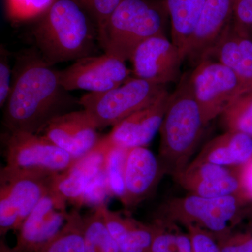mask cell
<instances>
[{
  "instance_id": "9",
  "label": "cell",
  "mask_w": 252,
  "mask_h": 252,
  "mask_svg": "<svg viewBox=\"0 0 252 252\" xmlns=\"http://www.w3.org/2000/svg\"><path fill=\"white\" fill-rule=\"evenodd\" d=\"M189 81L207 124L221 115L238 96L248 92L230 68L212 59L197 64L189 74Z\"/></svg>"
},
{
  "instance_id": "12",
  "label": "cell",
  "mask_w": 252,
  "mask_h": 252,
  "mask_svg": "<svg viewBox=\"0 0 252 252\" xmlns=\"http://www.w3.org/2000/svg\"><path fill=\"white\" fill-rule=\"evenodd\" d=\"M165 89L152 104L140 109L113 126L97 145L107 150L112 147L130 149L146 147L160 130L170 97Z\"/></svg>"
},
{
  "instance_id": "7",
  "label": "cell",
  "mask_w": 252,
  "mask_h": 252,
  "mask_svg": "<svg viewBox=\"0 0 252 252\" xmlns=\"http://www.w3.org/2000/svg\"><path fill=\"white\" fill-rule=\"evenodd\" d=\"M54 175L18 170H0V235L19 229L41 198L51 190Z\"/></svg>"
},
{
  "instance_id": "6",
  "label": "cell",
  "mask_w": 252,
  "mask_h": 252,
  "mask_svg": "<svg viewBox=\"0 0 252 252\" xmlns=\"http://www.w3.org/2000/svg\"><path fill=\"white\" fill-rule=\"evenodd\" d=\"M165 89V85L130 77L112 90L86 94L79 99V104L99 130L113 127L152 104Z\"/></svg>"
},
{
  "instance_id": "15",
  "label": "cell",
  "mask_w": 252,
  "mask_h": 252,
  "mask_svg": "<svg viewBox=\"0 0 252 252\" xmlns=\"http://www.w3.org/2000/svg\"><path fill=\"white\" fill-rule=\"evenodd\" d=\"M97 130L87 113L81 109L55 118L41 135L79 159L90 153L98 143L101 137Z\"/></svg>"
},
{
  "instance_id": "11",
  "label": "cell",
  "mask_w": 252,
  "mask_h": 252,
  "mask_svg": "<svg viewBox=\"0 0 252 252\" xmlns=\"http://www.w3.org/2000/svg\"><path fill=\"white\" fill-rule=\"evenodd\" d=\"M185 56L166 35L149 38L132 53L130 61L135 77L165 85L179 81Z\"/></svg>"
},
{
  "instance_id": "30",
  "label": "cell",
  "mask_w": 252,
  "mask_h": 252,
  "mask_svg": "<svg viewBox=\"0 0 252 252\" xmlns=\"http://www.w3.org/2000/svg\"><path fill=\"white\" fill-rule=\"evenodd\" d=\"M221 252H252V232H229L217 238Z\"/></svg>"
},
{
  "instance_id": "33",
  "label": "cell",
  "mask_w": 252,
  "mask_h": 252,
  "mask_svg": "<svg viewBox=\"0 0 252 252\" xmlns=\"http://www.w3.org/2000/svg\"><path fill=\"white\" fill-rule=\"evenodd\" d=\"M12 80L9 52L4 46L0 50V107L4 108L11 93Z\"/></svg>"
},
{
  "instance_id": "35",
  "label": "cell",
  "mask_w": 252,
  "mask_h": 252,
  "mask_svg": "<svg viewBox=\"0 0 252 252\" xmlns=\"http://www.w3.org/2000/svg\"><path fill=\"white\" fill-rule=\"evenodd\" d=\"M249 217L248 230L252 232V207L247 210V213Z\"/></svg>"
},
{
  "instance_id": "24",
  "label": "cell",
  "mask_w": 252,
  "mask_h": 252,
  "mask_svg": "<svg viewBox=\"0 0 252 252\" xmlns=\"http://www.w3.org/2000/svg\"><path fill=\"white\" fill-rule=\"evenodd\" d=\"M155 235L152 252H192L188 232L179 230L177 224L166 220H154Z\"/></svg>"
},
{
  "instance_id": "8",
  "label": "cell",
  "mask_w": 252,
  "mask_h": 252,
  "mask_svg": "<svg viewBox=\"0 0 252 252\" xmlns=\"http://www.w3.org/2000/svg\"><path fill=\"white\" fill-rule=\"evenodd\" d=\"M4 146L6 166L18 170L55 175L78 160L41 134L7 132Z\"/></svg>"
},
{
  "instance_id": "2",
  "label": "cell",
  "mask_w": 252,
  "mask_h": 252,
  "mask_svg": "<svg viewBox=\"0 0 252 252\" xmlns=\"http://www.w3.org/2000/svg\"><path fill=\"white\" fill-rule=\"evenodd\" d=\"M77 0H55L33 30L38 51L50 65L92 56L98 32Z\"/></svg>"
},
{
  "instance_id": "26",
  "label": "cell",
  "mask_w": 252,
  "mask_h": 252,
  "mask_svg": "<svg viewBox=\"0 0 252 252\" xmlns=\"http://www.w3.org/2000/svg\"><path fill=\"white\" fill-rule=\"evenodd\" d=\"M185 189L192 195L207 198H220L229 195H238L242 198L240 166L235 167L230 175L193 184Z\"/></svg>"
},
{
  "instance_id": "21",
  "label": "cell",
  "mask_w": 252,
  "mask_h": 252,
  "mask_svg": "<svg viewBox=\"0 0 252 252\" xmlns=\"http://www.w3.org/2000/svg\"><path fill=\"white\" fill-rule=\"evenodd\" d=\"M207 0H165L172 26V41L185 59L194 29Z\"/></svg>"
},
{
  "instance_id": "28",
  "label": "cell",
  "mask_w": 252,
  "mask_h": 252,
  "mask_svg": "<svg viewBox=\"0 0 252 252\" xmlns=\"http://www.w3.org/2000/svg\"><path fill=\"white\" fill-rule=\"evenodd\" d=\"M8 17L14 22L28 21L41 16L55 0H4Z\"/></svg>"
},
{
  "instance_id": "22",
  "label": "cell",
  "mask_w": 252,
  "mask_h": 252,
  "mask_svg": "<svg viewBox=\"0 0 252 252\" xmlns=\"http://www.w3.org/2000/svg\"><path fill=\"white\" fill-rule=\"evenodd\" d=\"M38 252H85L84 216L79 210L69 212L62 229Z\"/></svg>"
},
{
  "instance_id": "5",
  "label": "cell",
  "mask_w": 252,
  "mask_h": 252,
  "mask_svg": "<svg viewBox=\"0 0 252 252\" xmlns=\"http://www.w3.org/2000/svg\"><path fill=\"white\" fill-rule=\"evenodd\" d=\"M249 204L238 195L207 198L189 194L167 200L159 207L154 220L198 227L217 239L232 231L246 213Z\"/></svg>"
},
{
  "instance_id": "20",
  "label": "cell",
  "mask_w": 252,
  "mask_h": 252,
  "mask_svg": "<svg viewBox=\"0 0 252 252\" xmlns=\"http://www.w3.org/2000/svg\"><path fill=\"white\" fill-rule=\"evenodd\" d=\"M252 157V137L242 132L226 131L207 142L191 162L238 167L248 162Z\"/></svg>"
},
{
  "instance_id": "16",
  "label": "cell",
  "mask_w": 252,
  "mask_h": 252,
  "mask_svg": "<svg viewBox=\"0 0 252 252\" xmlns=\"http://www.w3.org/2000/svg\"><path fill=\"white\" fill-rule=\"evenodd\" d=\"M236 0H207L189 41L186 58L196 66L232 22Z\"/></svg>"
},
{
  "instance_id": "25",
  "label": "cell",
  "mask_w": 252,
  "mask_h": 252,
  "mask_svg": "<svg viewBox=\"0 0 252 252\" xmlns=\"http://www.w3.org/2000/svg\"><path fill=\"white\" fill-rule=\"evenodd\" d=\"M227 131L252 137V91L243 93L220 115Z\"/></svg>"
},
{
  "instance_id": "17",
  "label": "cell",
  "mask_w": 252,
  "mask_h": 252,
  "mask_svg": "<svg viewBox=\"0 0 252 252\" xmlns=\"http://www.w3.org/2000/svg\"><path fill=\"white\" fill-rule=\"evenodd\" d=\"M105 152L96 145L65 171L53 176L51 190L66 201L81 205L88 187L104 171Z\"/></svg>"
},
{
  "instance_id": "19",
  "label": "cell",
  "mask_w": 252,
  "mask_h": 252,
  "mask_svg": "<svg viewBox=\"0 0 252 252\" xmlns=\"http://www.w3.org/2000/svg\"><path fill=\"white\" fill-rule=\"evenodd\" d=\"M109 232L120 252H152L156 226L146 224L122 212L113 211L106 204L101 205Z\"/></svg>"
},
{
  "instance_id": "18",
  "label": "cell",
  "mask_w": 252,
  "mask_h": 252,
  "mask_svg": "<svg viewBox=\"0 0 252 252\" xmlns=\"http://www.w3.org/2000/svg\"><path fill=\"white\" fill-rule=\"evenodd\" d=\"M205 59L214 60L230 68L246 91H252V41L235 31L232 22Z\"/></svg>"
},
{
  "instance_id": "23",
  "label": "cell",
  "mask_w": 252,
  "mask_h": 252,
  "mask_svg": "<svg viewBox=\"0 0 252 252\" xmlns=\"http://www.w3.org/2000/svg\"><path fill=\"white\" fill-rule=\"evenodd\" d=\"M101 205L84 216L85 252H120L104 220Z\"/></svg>"
},
{
  "instance_id": "3",
  "label": "cell",
  "mask_w": 252,
  "mask_h": 252,
  "mask_svg": "<svg viewBox=\"0 0 252 252\" xmlns=\"http://www.w3.org/2000/svg\"><path fill=\"white\" fill-rule=\"evenodd\" d=\"M207 124L194 97L189 74L181 78L160 127L158 160L165 174L175 177L189 165Z\"/></svg>"
},
{
  "instance_id": "4",
  "label": "cell",
  "mask_w": 252,
  "mask_h": 252,
  "mask_svg": "<svg viewBox=\"0 0 252 252\" xmlns=\"http://www.w3.org/2000/svg\"><path fill=\"white\" fill-rule=\"evenodd\" d=\"M168 16L165 1L122 0L111 15L99 44L104 53L126 62L141 43L165 35Z\"/></svg>"
},
{
  "instance_id": "27",
  "label": "cell",
  "mask_w": 252,
  "mask_h": 252,
  "mask_svg": "<svg viewBox=\"0 0 252 252\" xmlns=\"http://www.w3.org/2000/svg\"><path fill=\"white\" fill-rule=\"evenodd\" d=\"M129 149L112 147L106 150L104 172L112 196L122 200L124 194V167Z\"/></svg>"
},
{
  "instance_id": "32",
  "label": "cell",
  "mask_w": 252,
  "mask_h": 252,
  "mask_svg": "<svg viewBox=\"0 0 252 252\" xmlns=\"http://www.w3.org/2000/svg\"><path fill=\"white\" fill-rule=\"evenodd\" d=\"M186 229L190 236L192 252H221L217 239L211 233L195 226Z\"/></svg>"
},
{
  "instance_id": "1",
  "label": "cell",
  "mask_w": 252,
  "mask_h": 252,
  "mask_svg": "<svg viewBox=\"0 0 252 252\" xmlns=\"http://www.w3.org/2000/svg\"><path fill=\"white\" fill-rule=\"evenodd\" d=\"M61 85L58 71L39 54L18 61L11 93L4 107L7 132L39 135L55 118L69 112L74 100Z\"/></svg>"
},
{
  "instance_id": "31",
  "label": "cell",
  "mask_w": 252,
  "mask_h": 252,
  "mask_svg": "<svg viewBox=\"0 0 252 252\" xmlns=\"http://www.w3.org/2000/svg\"><path fill=\"white\" fill-rule=\"evenodd\" d=\"M232 24L235 31L252 41V0H236Z\"/></svg>"
},
{
  "instance_id": "34",
  "label": "cell",
  "mask_w": 252,
  "mask_h": 252,
  "mask_svg": "<svg viewBox=\"0 0 252 252\" xmlns=\"http://www.w3.org/2000/svg\"><path fill=\"white\" fill-rule=\"evenodd\" d=\"M241 196L249 203H252V157L246 163L240 166Z\"/></svg>"
},
{
  "instance_id": "10",
  "label": "cell",
  "mask_w": 252,
  "mask_h": 252,
  "mask_svg": "<svg viewBox=\"0 0 252 252\" xmlns=\"http://www.w3.org/2000/svg\"><path fill=\"white\" fill-rule=\"evenodd\" d=\"M131 72L126 61L106 53L78 59L69 67L58 71L65 90L89 93L105 92L119 87L130 79Z\"/></svg>"
},
{
  "instance_id": "13",
  "label": "cell",
  "mask_w": 252,
  "mask_h": 252,
  "mask_svg": "<svg viewBox=\"0 0 252 252\" xmlns=\"http://www.w3.org/2000/svg\"><path fill=\"white\" fill-rule=\"evenodd\" d=\"M67 201L50 190L18 230L13 252H38L62 229L69 212Z\"/></svg>"
},
{
  "instance_id": "29",
  "label": "cell",
  "mask_w": 252,
  "mask_h": 252,
  "mask_svg": "<svg viewBox=\"0 0 252 252\" xmlns=\"http://www.w3.org/2000/svg\"><path fill=\"white\" fill-rule=\"evenodd\" d=\"M94 20L98 32L99 43L103 37L111 15L122 0H77Z\"/></svg>"
},
{
  "instance_id": "14",
  "label": "cell",
  "mask_w": 252,
  "mask_h": 252,
  "mask_svg": "<svg viewBox=\"0 0 252 252\" xmlns=\"http://www.w3.org/2000/svg\"><path fill=\"white\" fill-rule=\"evenodd\" d=\"M165 172L158 158L146 147L130 149L124 167V194L121 202L135 208L152 196Z\"/></svg>"
}]
</instances>
